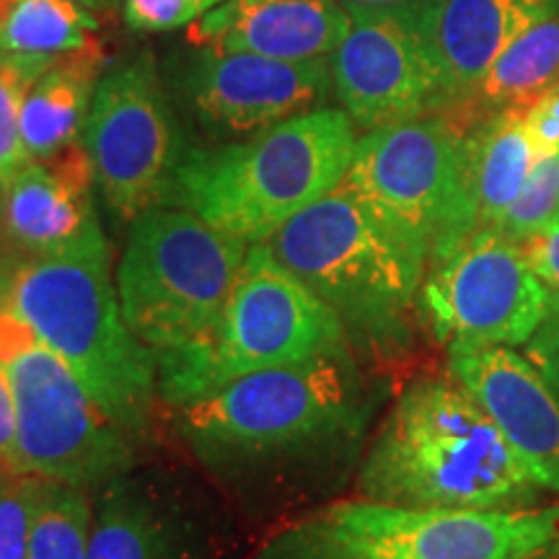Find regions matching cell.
I'll return each mask as SVG.
<instances>
[{
	"mask_svg": "<svg viewBox=\"0 0 559 559\" xmlns=\"http://www.w3.org/2000/svg\"><path fill=\"white\" fill-rule=\"evenodd\" d=\"M466 143L477 230L498 228L536 164V148L526 130V109L487 117L466 132Z\"/></svg>",
	"mask_w": 559,
	"mask_h": 559,
	"instance_id": "22",
	"label": "cell"
},
{
	"mask_svg": "<svg viewBox=\"0 0 559 559\" xmlns=\"http://www.w3.org/2000/svg\"><path fill=\"white\" fill-rule=\"evenodd\" d=\"M0 304L16 311L68 362L91 400L132 443H151L164 402L158 362L122 317L99 223L70 249L21 264Z\"/></svg>",
	"mask_w": 559,
	"mask_h": 559,
	"instance_id": "3",
	"label": "cell"
},
{
	"mask_svg": "<svg viewBox=\"0 0 559 559\" xmlns=\"http://www.w3.org/2000/svg\"><path fill=\"white\" fill-rule=\"evenodd\" d=\"M0 366L16 394L19 472L96 492L138 466V445L128 432L5 304H0Z\"/></svg>",
	"mask_w": 559,
	"mask_h": 559,
	"instance_id": "9",
	"label": "cell"
},
{
	"mask_svg": "<svg viewBox=\"0 0 559 559\" xmlns=\"http://www.w3.org/2000/svg\"><path fill=\"white\" fill-rule=\"evenodd\" d=\"M11 3H13V0H0V19L5 16V11L11 9Z\"/></svg>",
	"mask_w": 559,
	"mask_h": 559,
	"instance_id": "37",
	"label": "cell"
},
{
	"mask_svg": "<svg viewBox=\"0 0 559 559\" xmlns=\"http://www.w3.org/2000/svg\"><path fill=\"white\" fill-rule=\"evenodd\" d=\"M528 559H559V542L551 544V547H547L544 551H539V555H534Z\"/></svg>",
	"mask_w": 559,
	"mask_h": 559,
	"instance_id": "36",
	"label": "cell"
},
{
	"mask_svg": "<svg viewBox=\"0 0 559 559\" xmlns=\"http://www.w3.org/2000/svg\"><path fill=\"white\" fill-rule=\"evenodd\" d=\"M75 3H81L88 11H111L120 0H75Z\"/></svg>",
	"mask_w": 559,
	"mask_h": 559,
	"instance_id": "34",
	"label": "cell"
},
{
	"mask_svg": "<svg viewBox=\"0 0 559 559\" xmlns=\"http://www.w3.org/2000/svg\"><path fill=\"white\" fill-rule=\"evenodd\" d=\"M94 492L66 481H37L29 559H88Z\"/></svg>",
	"mask_w": 559,
	"mask_h": 559,
	"instance_id": "24",
	"label": "cell"
},
{
	"mask_svg": "<svg viewBox=\"0 0 559 559\" xmlns=\"http://www.w3.org/2000/svg\"><path fill=\"white\" fill-rule=\"evenodd\" d=\"M247 251L187 207L140 213L115 280L130 332L156 358L202 337L226 309Z\"/></svg>",
	"mask_w": 559,
	"mask_h": 559,
	"instance_id": "7",
	"label": "cell"
},
{
	"mask_svg": "<svg viewBox=\"0 0 559 559\" xmlns=\"http://www.w3.org/2000/svg\"><path fill=\"white\" fill-rule=\"evenodd\" d=\"M0 472H19L16 394L3 366H0Z\"/></svg>",
	"mask_w": 559,
	"mask_h": 559,
	"instance_id": "33",
	"label": "cell"
},
{
	"mask_svg": "<svg viewBox=\"0 0 559 559\" xmlns=\"http://www.w3.org/2000/svg\"><path fill=\"white\" fill-rule=\"evenodd\" d=\"M104 62L102 45L91 41L83 50L60 55L32 83L21 109V135L32 160L50 158L81 143Z\"/></svg>",
	"mask_w": 559,
	"mask_h": 559,
	"instance_id": "20",
	"label": "cell"
},
{
	"mask_svg": "<svg viewBox=\"0 0 559 559\" xmlns=\"http://www.w3.org/2000/svg\"><path fill=\"white\" fill-rule=\"evenodd\" d=\"M555 88H559V16L542 21L515 39L492 62L469 99L443 111V117L469 132L498 111L534 107Z\"/></svg>",
	"mask_w": 559,
	"mask_h": 559,
	"instance_id": "21",
	"label": "cell"
},
{
	"mask_svg": "<svg viewBox=\"0 0 559 559\" xmlns=\"http://www.w3.org/2000/svg\"><path fill=\"white\" fill-rule=\"evenodd\" d=\"M345 5H402L412 3V0H342Z\"/></svg>",
	"mask_w": 559,
	"mask_h": 559,
	"instance_id": "35",
	"label": "cell"
},
{
	"mask_svg": "<svg viewBox=\"0 0 559 559\" xmlns=\"http://www.w3.org/2000/svg\"><path fill=\"white\" fill-rule=\"evenodd\" d=\"M104 202L120 221L169 205L179 153L174 111L151 58L111 68L96 83L81 135Z\"/></svg>",
	"mask_w": 559,
	"mask_h": 559,
	"instance_id": "10",
	"label": "cell"
},
{
	"mask_svg": "<svg viewBox=\"0 0 559 559\" xmlns=\"http://www.w3.org/2000/svg\"><path fill=\"white\" fill-rule=\"evenodd\" d=\"M340 353L349 347L337 313L257 241L218 321L156 358L160 400L179 409L243 376Z\"/></svg>",
	"mask_w": 559,
	"mask_h": 559,
	"instance_id": "5",
	"label": "cell"
},
{
	"mask_svg": "<svg viewBox=\"0 0 559 559\" xmlns=\"http://www.w3.org/2000/svg\"><path fill=\"white\" fill-rule=\"evenodd\" d=\"M37 481L26 472H0V559H29Z\"/></svg>",
	"mask_w": 559,
	"mask_h": 559,
	"instance_id": "27",
	"label": "cell"
},
{
	"mask_svg": "<svg viewBox=\"0 0 559 559\" xmlns=\"http://www.w3.org/2000/svg\"><path fill=\"white\" fill-rule=\"evenodd\" d=\"M226 0H124V24L135 32H171L190 26Z\"/></svg>",
	"mask_w": 559,
	"mask_h": 559,
	"instance_id": "29",
	"label": "cell"
},
{
	"mask_svg": "<svg viewBox=\"0 0 559 559\" xmlns=\"http://www.w3.org/2000/svg\"><path fill=\"white\" fill-rule=\"evenodd\" d=\"M559 215V156L536 158L526 185L498 223V230L510 241L521 243Z\"/></svg>",
	"mask_w": 559,
	"mask_h": 559,
	"instance_id": "26",
	"label": "cell"
},
{
	"mask_svg": "<svg viewBox=\"0 0 559 559\" xmlns=\"http://www.w3.org/2000/svg\"><path fill=\"white\" fill-rule=\"evenodd\" d=\"M451 376L542 489L559 495V400L515 347H449Z\"/></svg>",
	"mask_w": 559,
	"mask_h": 559,
	"instance_id": "16",
	"label": "cell"
},
{
	"mask_svg": "<svg viewBox=\"0 0 559 559\" xmlns=\"http://www.w3.org/2000/svg\"><path fill=\"white\" fill-rule=\"evenodd\" d=\"M96 19L75 0H13L0 19V50L60 58L94 39Z\"/></svg>",
	"mask_w": 559,
	"mask_h": 559,
	"instance_id": "23",
	"label": "cell"
},
{
	"mask_svg": "<svg viewBox=\"0 0 559 559\" xmlns=\"http://www.w3.org/2000/svg\"><path fill=\"white\" fill-rule=\"evenodd\" d=\"M94 185V166L83 143L29 160L3 190L5 230L34 257L70 249L99 223Z\"/></svg>",
	"mask_w": 559,
	"mask_h": 559,
	"instance_id": "19",
	"label": "cell"
},
{
	"mask_svg": "<svg viewBox=\"0 0 559 559\" xmlns=\"http://www.w3.org/2000/svg\"><path fill=\"white\" fill-rule=\"evenodd\" d=\"M349 26L332 52V86L355 128L379 130L438 111L436 68L419 29V0L347 5Z\"/></svg>",
	"mask_w": 559,
	"mask_h": 559,
	"instance_id": "13",
	"label": "cell"
},
{
	"mask_svg": "<svg viewBox=\"0 0 559 559\" xmlns=\"http://www.w3.org/2000/svg\"><path fill=\"white\" fill-rule=\"evenodd\" d=\"M55 60L0 50V194L32 160L21 135V109L26 91Z\"/></svg>",
	"mask_w": 559,
	"mask_h": 559,
	"instance_id": "25",
	"label": "cell"
},
{
	"mask_svg": "<svg viewBox=\"0 0 559 559\" xmlns=\"http://www.w3.org/2000/svg\"><path fill=\"white\" fill-rule=\"evenodd\" d=\"M342 185L428 267L477 230L466 130L443 115L368 130Z\"/></svg>",
	"mask_w": 559,
	"mask_h": 559,
	"instance_id": "8",
	"label": "cell"
},
{
	"mask_svg": "<svg viewBox=\"0 0 559 559\" xmlns=\"http://www.w3.org/2000/svg\"><path fill=\"white\" fill-rule=\"evenodd\" d=\"M221 513L164 469L117 474L94 492L88 559H223Z\"/></svg>",
	"mask_w": 559,
	"mask_h": 559,
	"instance_id": "14",
	"label": "cell"
},
{
	"mask_svg": "<svg viewBox=\"0 0 559 559\" xmlns=\"http://www.w3.org/2000/svg\"><path fill=\"white\" fill-rule=\"evenodd\" d=\"M249 559H366L342 544L324 521L311 519L275 531Z\"/></svg>",
	"mask_w": 559,
	"mask_h": 559,
	"instance_id": "28",
	"label": "cell"
},
{
	"mask_svg": "<svg viewBox=\"0 0 559 559\" xmlns=\"http://www.w3.org/2000/svg\"><path fill=\"white\" fill-rule=\"evenodd\" d=\"M321 521L366 559H528L559 542V506L402 508L337 502Z\"/></svg>",
	"mask_w": 559,
	"mask_h": 559,
	"instance_id": "12",
	"label": "cell"
},
{
	"mask_svg": "<svg viewBox=\"0 0 559 559\" xmlns=\"http://www.w3.org/2000/svg\"><path fill=\"white\" fill-rule=\"evenodd\" d=\"M347 26L342 0H226L194 21L190 41L213 52L330 60Z\"/></svg>",
	"mask_w": 559,
	"mask_h": 559,
	"instance_id": "18",
	"label": "cell"
},
{
	"mask_svg": "<svg viewBox=\"0 0 559 559\" xmlns=\"http://www.w3.org/2000/svg\"><path fill=\"white\" fill-rule=\"evenodd\" d=\"M519 247L526 257L528 267L547 285V290L559 293V215L555 221H549L539 234L521 241Z\"/></svg>",
	"mask_w": 559,
	"mask_h": 559,
	"instance_id": "31",
	"label": "cell"
},
{
	"mask_svg": "<svg viewBox=\"0 0 559 559\" xmlns=\"http://www.w3.org/2000/svg\"><path fill=\"white\" fill-rule=\"evenodd\" d=\"M355 122L345 109H311L215 148L185 151L169 205L223 234L267 241L300 210L337 190L353 164Z\"/></svg>",
	"mask_w": 559,
	"mask_h": 559,
	"instance_id": "4",
	"label": "cell"
},
{
	"mask_svg": "<svg viewBox=\"0 0 559 559\" xmlns=\"http://www.w3.org/2000/svg\"><path fill=\"white\" fill-rule=\"evenodd\" d=\"M526 130L536 148V158L559 156V88L549 91L526 109Z\"/></svg>",
	"mask_w": 559,
	"mask_h": 559,
	"instance_id": "32",
	"label": "cell"
},
{
	"mask_svg": "<svg viewBox=\"0 0 559 559\" xmlns=\"http://www.w3.org/2000/svg\"><path fill=\"white\" fill-rule=\"evenodd\" d=\"M523 355L539 370L542 379L559 400V293L549 290L547 313H544L539 330L523 345Z\"/></svg>",
	"mask_w": 559,
	"mask_h": 559,
	"instance_id": "30",
	"label": "cell"
},
{
	"mask_svg": "<svg viewBox=\"0 0 559 559\" xmlns=\"http://www.w3.org/2000/svg\"><path fill=\"white\" fill-rule=\"evenodd\" d=\"M280 264L337 313L347 332L402 330L428 262L347 185L300 210L264 241Z\"/></svg>",
	"mask_w": 559,
	"mask_h": 559,
	"instance_id": "6",
	"label": "cell"
},
{
	"mask_svg": "<svg viewBox=\"0 0 559 559\" xmlns=\"http://www.w3.org/2000/svg\"><path fill=\"white\" fill-rule=\"evenodd\" d=\"M362 500L402 508H534L531 479L487 412L453 379L412 383L362 459Z\"/></svg>",
	"mask_w": 559,
	"mask_h": 559,
	"instance_id": "2",
	"label": "cell"
},
{
	"mask_svg": "<svg viewBox=\"0 0 559 559\" xmlns=\"http://www.w3.org/2000/svg\"><path fill=\"white\" fill-rule=\"evenodd\" d=\"M555 16L559 0H419V29L438 79L436 115L461 107L515 39Z\"/></svg>",
	"mask_w": 559,
	"mask_h": 559,
	"instance_id": "17",
	"label": "cell"
},
{
	"mask_svg": "<svg viewBox=\"0 0 559 559\" xmlns=\"http://www.w3.org/2000/svg\"><path fill=\"white\" fill-rule=\"evenodd\" d=\"M332 88L330 60L200 50L181 73V96L213 135H254L319 109Z\"/></svg>",
	"mask_w": 559,
	"mask_h": 559,
	"instance_id": "15",
	"label": "cell"
},
{
	"mask_svg": "<svg viewBox=\"0 0 559 559\" xmlns=\"http://www.w3.org/2000/svg\"><path fill=\"white\" fill-rule=\"evenodd\" d=\"M366 423L349 353L243 376L177 409L187 449L210 477L254 506H288L313 466Z\"/></svg>",
	"mask_w": 559,
	"mask_h": 559,
	"instance_id": "1",
	"label": "cell"
},
{
	"mask_svg": "<svg viewBox=\"0 0 559 559\" xmlns=\"http://www.w3.org/2000/svg\"><path fill=\"white\" fill-rule=\"evenodd\" d=\"M549 290L521 247L498 228H479L432 262L419 309L449 347H519L539 330Z\"/></svg>",
	"mask_w": 559,
	"mask_h": 559,
	"instance_id": "11",
	"label": "cell"
}]
</instances>
